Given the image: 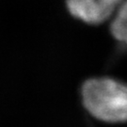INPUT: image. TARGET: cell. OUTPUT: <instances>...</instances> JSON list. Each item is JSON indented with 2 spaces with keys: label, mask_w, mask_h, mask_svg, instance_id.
I'll use <instances>...</instances> for the list:
<instances>
[{
  "label": "cell",
  "mask_w": 127,
  "mask_h": 127,
  "mask_svg": "<svg viewBox=\"0 0 127 127\" xmlns=\"http://www.w3.org/2000/svg\"><path fill=\"white\" fill-rule=\"evenodd\" d=\"M110 27L112 35L127 45V0L121 4Z\"/></svg>",
  "instance_id": "3"
},
{
  "label": "cell",
  "mask_w": 127,
  "mask_h": 127,
  "mask_svg": "<svg viewBox=\"0 0 127 127\" xmlns=\"http://www.w3.org/2000/svg\"><path fill=\"white\" fill-rule=\"evenodd\" d=\"M85 107L98 120L108 123L127 121V85L114 79L92 78L84 83Z\"/></svg>",
  "instance_id": "1"
},
{
  "label": "cell",
  "mask_w": 127,
  "mask_h": 127,
  "mask_svg": "<svg viewBox=\"0 0 127 127\" xmlns=\"http://www.w3.org/2000/svg\"><path fill=\"white\" fill-rule=\"evenodd\" d=\"M66 5L73 17L92 25L103 23L114 12L99 0H67Z\"/></svg>",
  "instance_id": "2"
},
{
  "label": "cell",
  "mask_w": 127,
  "mask_h": 127,
  "mask_svg": "<svg viewBox=\"0 0 127 127\" xmlns=\"http://www.w3.org/2000/svg\"><path fill=\"white\" fill-rule=\"evenodd\" d=\"M103 5H104L106 8L110 9L111 10H115L117 7L121 6L123 0H99Z\"/></svg>",
  "instance_id": "4"
}]
</instances>
